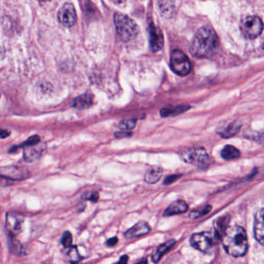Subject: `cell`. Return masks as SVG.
Segmentation results:
<instances>
[{
  "instance_id": "obj_1",
  "label": "cell",
  "mask_w": 264,
  "mask_h": 264,
  "mask_svg": "<svg viewBox=\"0 0 264 264\" xmlns=\"http://www.w3.org/2000/svg\"><path fill=\"white\" fill-rule=\"evenodd\" d=\"M219 45V36L216 32L211 27H201L192 39L191 53L200 59L209 58L214 54Z\"/></svg>"
},
{
  "instance_id": "obj_2",
  "label": "cell",
  "mask_w": 264,
  "mask_h": 264,
  "mask_svg": "<svg viewBox=\"0 0 264 264\" xmlns=\"http://www.w3.org/2000/svg\"><path fill=\"white\" fill-rule=\"evenodd\" d=\"M222 244L230 256L234 257L244 256L248 250V239L245 230L238 225L227 227L222 235Z\"/></svg>"
},
{
  "instance_id": "obj_3",
  "label": "cell",
  "mask_w": 264,
  "mask_h": 264,
  "mask_svg": "<svg viewBox=\"0 0 264 264\" xmlns=\"http://www.w3.org/2000/svg\"><path fill=\"white\" fill-rule=\"evenodd\" d=\"M114 23L117 33L123 41H129L134 39L140 31L137 23L123 13H116Z\"/></svg>"
},
{
  "instance_id": "obj_4",
  "label": "cell",
  "mask_w": 264,
  "mask_h": 264,
  "mask_svg": "<svg viewBox=\"0 0 264 264\" xmlns=\"http://www.w3.org/2000/svg\"><path fill=\"white\" fill-rule=\"evenodd\" d=\"M170 65L172 71L178 76H187L192 70V65L188 58L179 50H172L171 53Z\"/></svg>"
},
{
  "instance_id": "obj_5",
  "label": "cell",
  "mask_w": 264,
  "mask_h": 264,
  "mask_svg": "<svg viewBox=\"0 0 264 264\" xmlns=\"http://www.w3.org/2000/svg\"><path fill=\"white\" fill-rule=\"evenodd\" d=\"M181 157L184 162L199 167L208 166L211 161L210 157L205 149L201 147L186 149L181 153Z\"/></svg>"
},
{
  "instance_id": "obj_6",
  "label": "cell",
  "mask_w": 264,
  "mask_h": 264,
  "mask_svg": "<svg viewBox=\"0 0 264 264\" xmlns=\"http://www.w3.org/2000/svg\"><path fill=\"white\" fill-rule=\"evenodd\" d=\"M240 29L246 37L255 39L262 33L263 24L259 16H247L241 23Z\"/></svg>"
},
{
  "instance_id": "obj_7",
  "label": "cell",
  "mask_w": 264,
  "mask_h": 264,
  "mask_svg": "<svg viewBox=\"0 0 264 264\" xmlns=\"http://www.w3.org/2000/svg\"><path fill=\"white\" fill-rule=\"evenodd\" d=\"M190 242L194 248L204 253L209 251L213 245V236L208 232L192 235Z\"/></svg>"
},
{
  "instance_id": "obj_8",
  "label": "cell",
  "mask_w": 264,
  "mask_h": 264,
  "mask_svg": "<svg viewBox=\"0 0 264 264\" xmlns=\"http://www.w3.org/2000/svg\"><path fill=\"white\" fill-rule=\"evenodd\" d=\"M59 22L66 27H71L76 24L77 14L74 6L69 3L64 4L58 13Z\"/></svg>"
},
{
  "instance_id": "obj_9",
  "label": "cell",
  "mask_w": 264,
  "mask_h": 264,
  "mask_svg": "<svg viewBox=\"0 0 264 264\" xmlns=\"http://www.w3.org/2000/svg\"><path fill=\"white\" fill-rule=\"evenodd\" d=\"M149 48L153 52L161 50L164 47V36L159 27L151 23L149 26Z\"/></svg>"
},
{
  "instance_id": "obj_10",
  "label": "cell",
  "mask_w": 264,
  "mask_h": 264,
  "mask_svg": "<svg viewBox=\"0 0 264 264\" xmlns=\"http://www.w3.org/2000/svg\"><path fill=\"white\" fill-rule=\"evenodd\" d=\"M24 217L17 213H9L7 215V227L9 232L13 235H17L22 231Z\"/></svg>"
},
{
  "instance_id": "obj_11",
  "label": "cell",
  "mask_w": 264,
  "mask_h": 264,
  "mask_svg": "<svg viewBox=\"0 0 264 264\" xmlns=\"http://www.w3.org/2000/svg\"><path fill=\"white\" fill-rule=\"evenodd\" d=\"M149 231H150L149 225L144 221H142L128 230L125 233V236L127 239H134V238L144 236V235L147 234Z\"/></svg>"
},
{
  "instance_id": "obj_12",
  "label": "cell",
  "mask_w": 264,
  "mask_h": 264,
  "mask_svg": "<svg viewBox=\"0 0 264 264\" xmlns=\"http://www.w3.org/2000/svg\"><path fill=\"white\" fill-rule=\"evenodd\" d=\"M263 209L256 213L254 220V236L256 240L263 245Z\"/></svg>"
},
{
  "instance_id": "obj_13",
  "label": "cell",
  "mask_w": 264,
  "mask_h": 264,
  "mask_svg": "<svg viewBox=\"0 0 264 264\" xmlns=\"http://www.w3.org/2000/svg\"><path fill=\"white\" fill-rule=\"evenodd\" d=\"M187 209H188V206H187V203L182 200H178L168 206V208L164 212V216H171L181 214V213H186Z\"/></svg>"
},
{
  "instance_id": "obj_14",
  "label": "cell",
  "mask_w": 264,
  "mask_h": 264,
  "mask_svg": "<svg viewBox=\"0 0 264 264\" xmlns=\"http://www.w3.org/2000/svg\"><path fill=\"white\" fill-rule=\"evenodd\" d=\"M93 104V96L91 94L82 95L74 99L73 106L79 109H88Z\"/></svg>"
},
{
  "instance_id": "obj_15",
  "label": "cell",
  "mask_w": 264,
  "mask_h": 264,
  "mask_svg": "<svg viewBox=\"0 0 264 264\" xmlns=\"http://www.w3.org/2000/svg\"><path fill=\"white\" fill-rule=\"evenodd\" d=\"M189 109H191V107L188 105H178V106L164 108L161 110V116L162 117H175L186 112Z\"/></svg>"
},
{
  "instance_id": "obj_16",
  "label": "cell",
  "mask_w": 264,
  "mask_h": 264,
  "mask_svg": "<svg viewBox=\"0 0 264 264\" xmlns=\"http://www.w3.org/2000/svg\"><path fill=\"white\" fill-rule=\"evenodd\" d=\"M241 123L239 122L235 121L229 124L227 127L219 132V134L222 138H230V137L236 136L239 133Z\"/></svg>"
},
{
  "instance_id": "obj_17",
  "label": "cell",
  "mask_w": 264,
  "mask_h": 264,
  "mask_svg": "<svg viewBox=\"0 0 264 264\" xmlns=\"http://www.w3.org/2000/svg\"><path fill=\"white\" fill-rule=\"evenodd\" d=\"M175 244V239H172V240L167 241V242H164L162 245L160 246L156 250L155 253L153 254L152 260L154 262H157L162 257L163 255L168 251L172 247H174Z\"/></svg>"
},
{
  "instance_id": "obj_18",
  "label": "cell",
  "mask_w": 264,
  "mask_h": 264,
  "mask_svg": "<svg viewBox=\"0 0 264 264\" xmlns=\"http://www.w3.org/2000/svg\"><path fill=\"white\" fill-rule=\"evenodd\" d=\"M221 156L225 161H233L240 157V151L235 146L227 145L222 149Z\"/></svg>"
},
{
  "instance_id": "obj_19",
  "label": "cell",
  "mask_w": 264,
  "mask_h": 264,
  "mask_svg": "<svg viewBox=\"0 0 264 264\" xmlns=\"http://www.w3.org/2000/svg\"><path fill=\"white\" fill-rule=\"evenodd\" d=\"M163 175V170L160 167H154L149 169L145 175V181L148 184H155L159 181Z\"/></svg>"
},
{
  "instance_id": "obj_20",
  "label": "cell",
  "mask_w": 264,
  "mask_h": 264,
  "mask_svg": "<svg viewBox=\"0 0 264 264\" xmlns=\"http://www.w3.org/2000/svg\"><path fill=\"white\" fill-rule=\"evenodd\" d=\"M160 11L164 17L171 18L175 13V3L171 1H161L158 3Z\"/></svg>"
},
{
  "instance_id": "obj_21",
  "label": "cell",
  "mask_w": 264,
  "mask_h": 264,
  "mask_svg": "<svg viewBox=\"0 0 264 264\" xmlns=\"http://www.w3.org/2000/svg\"><path fill=\"white\" fill-rule=\"evenodd\" d=\"M229 222H230V216H225L219 218L218 219L217 222H216V230H217V233L219 234L223 235L224 232L227 229V225H228Z\"/></svg>"
},
{
  "instance_id": "obj_22",
  "label": "cell",
  "mask_w": 264,
  "mask_h": 264,
  "mask_svg": "<svg viewBox=\"0 0 264 264\" xmlns=\"http://www.w3.org/2000/svg\"><path fill=\"white\" fill-rule=\"evenodd\" d=\"M212 210V206L207 205L205 207L202 208L200 210L193 211L189 215V218L192 219H198V218L201 217V216H205L206 214Z\"/></svg>"
},
{
  "instance_id": "obj_23",
  "label": "cell",
  "mask_w": 264,
  "mask_h": 264,
  "mask_svg": "<svg viewBox=\"0 0 264 264\" xmlns=\"http://www.w3.org/2000/svg\"><path fill=\"white\" fill-rule=\"evenodd\" d=\"M136 123H137V120H134V119L125 120L119 124V128L124 131L130 130L135 127Z\"/></svg>"
},
{
  "instance_id": "obj_24",
  "label": "cell",
  "mask_w": 264,
  "mask_h": 264,
  "mask_svg": "<svg viewBox=\"0 0 264 264\" xmlns=\"http://www.w3.org/2000/svg\"><path fill=\"white\" fill-rule=\"evenodd\" d=\"M62 244L65 248H68L72 244V236L69 232H65L62 237Z\"/></svg>"
},
{
  "instance_id": "obj_25",
  "label": "cell",
  "mask_w": 264,
  "mask_h": 264,
  "mask_svg": "<svg viewBox=\"0 0 264 264\" xmlns=\"http://www.w3.org/2000/svg\"><path fill=\"white\" fill-rule=\"evenodd\" d=\"M181 175H171V176L167 177L165 180H164V184H170L172 183H173L174 181H176L178 178H180Z\"/></svg>"
},
{
  "instance_id": "obj_26",
  "label": "cell",
  "mask_w": 264,
  "mask_h": 264,
  "mask_svg": "<svg viewBox=\"0 0 264 264\" xmlns=\"http://www.w3.org/2000/svg\"><path fill=\"white\" fill-rule=\"evenodd\" d=\"M10 135V132H9L7 129H3L0 128V138L5 139Z\"/></svg>"
},
{
  "instance_id": "obj_27",
  "label": "cell",
  "mask_w": 264,
  "mask_h": 264,
  "mask_svg": "<svg viewBox=\"0 0 264 264\" xmlns=\"http://www.w3.org/2000/svg\"><path fill=\"white\" fill-rule=\"evenodd\" d=\"M86 199L91 200L92 201H96L99 199V194L98 193H91L89 195L86 197Z\"/></svg>"
},
{
  "instance_id": "obj_28",
  "label": "cell",
  "mask_w": 264,
  "mask_h": 264,
  "mask_svg": "<svg viewBox=\"0 0 264 264\" xmlns=\"http://www.w3.org/2000/svg\"><path fill=\"white\" fill-rule=\"evenodd\" d=\"M117 242H118V238H111L107 241V245L109 247H114V246L117 245Z\"/></svg>"
},
{
  "instance_id": "obj_29",
  "label": "cell",
  "mask_w": 264,
  "mask_h": 264,
  "mask_svg": "<svg viewBox=\"0 0 264 264\" xmlns=\"http://www.w3.org/2000/svg\"><path fill=\"white\" fill-rule=\"evenodd\" d=\"M127 261L128 256L125 255V256H121V258H120V260H119L118 262H117V263L115 264H126Z\"/></svg>"
},
{
  "instance_id": "obj_30",
  "label": "cell",
  "mask_w": 264,
  "mask_h": 264,
  "mask_svg": "<svg viewBox=\"0 0 264 264\" xmlns=\"http://www.w3.org/2000/svg\"><path fill=\"white\" fill-rule=\"evenodd\" d=\"M147 263V262H139V263H137V264H146Z\"/></svg>"
}]
</instances>
